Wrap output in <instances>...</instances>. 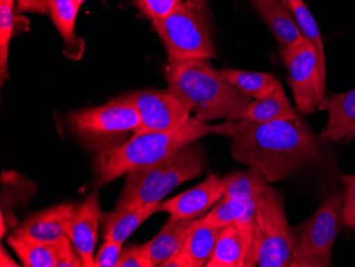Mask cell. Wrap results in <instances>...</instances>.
<instances>
[{
    "label": "cell",
    "mask_w": 355,
    "mask_h": 267,
    "mask_svg": "<svg viewBox=\"0 0 355 267\" xmlns=\"http://www.w3.org/2000/svg\"><path fill=\"white\" fill-rule=\"evenodd\" d=\"M220 135L231 139L233 158L262 173L269 183L319 166L324 142L301 117L283 121L247 119L220 123Z\"/></svg>",
    "instance_id": "obj_1"
},
{
    "label": "cell",
    "mask_w": 355,
    "mask_h": 267,
    "mask_svg": "<svg viewBox=\"0 0 355 267\" xmlns=\"http://www.w3.org/2000/svg\"><path fill=\"white\" fill-rule=\"evenodd\" d=\"M164 77L167 91L202 123L244 119L252 103L248 95L220 79L209 60L168 62Z\"/></svg>",
    "instance_id": "obj_2"
},
{
    "label": "cell",
    "mask_w": 355,
    "mask_h": 267,
    "mask_svg": "<svg viewBox=\"0 0 355 267\" xmlns=\"http://www.w3.org/2000/svg\"><path fill=\"white\" fill-rule=\"evenodd\" d=\"M219 125L202 123L191 117L173 130L135 135L129 141L96 153L93 165L95 187H105L123 175L146 165L164 160L185 145L209 135H219Z\"/></svg>",
    "instance_id": "obj_3"
},
{
    "label": "cell",
    "mask_w": 355,
    "mask_h": 267,
    "mask_svg": "<svg viewBox=\"0 0 355 267\" xmlns=\"http://www.w3.org/2000/svg\"><path fill=\"white\" fill-rule=\"evenodd\" d=\"M205 153L196 142L185 145L164 160L125 175L115 209H135L159 203L175 187L205 173Z\"/></svg>",
    "instance_id": "obj_4"
},
{
    "label": "cell",
    "mask_w": 355,
    "mask_h": 267,
    "mask_svg": "<svg viewBox=\"0 0 355 267\" xmlns=\"http://www.w3.org/2000/svg\"><path fill=\"white\" fill-rule=\"evenodd\" d=\"M67 125L78 142L96 155L129 141L139 131L141 119L135 105L121 96L69 113Z\"/></svg>",
    "instance_id": "obj_5"
},
{
    "label": "cell",
    "mask_w": 355,
    "mask_h": 267,
    "mask_svg": "<svg viewBox=\"0 0 355 267\" xmlns=\"http://www.w3.org/2000/svg\"><path fill=\"white\" fill-rule=\"evenodd\" d=\"M153 21L168 62L209 60L216 55L205 1L185 0L168 17Z\"/></svg>",
    "instance_id": "obj_6"
},
{
    "label": "cell",
    "mask_w": 355,
    "mask_h": 267,
    "mask_svg": "<svg viewBox=\"0 0 355 267\" xmlns=\"http://www.w3.org/2000/svg\"><path fill=\"white\" fill-rule=\"evenodd\" d=\"M344 193L334 190L318 210L297 227L291 267L333 266L332 250L343 224Z\"/></svg>",
    "instance_id": "obj_7"
},
{
    "label": "cell",
    "mask_w": 355,
    "mask_h": 267,
    "mask_svg": "<svg viewBox=\"0 0 355 267\" xmlns=\"http://www.w3.org/2000/svg\"><path fill=\"white\" fill-rule=\"evenodd\" d=\"M260 267H291L296 233L289 226L282 195L269 185L255 203Z\"/></svg>",
    "instance_id": "obj_8"
},
{
    "label": "cell",
    "mask_w": 355,
    "mask_h": 267,
    "mask_svg": "<svg viewBox=\"0 0 355 267\" xmlns=\"http://www.w3.org/2000/svg\"><path fill=\"white\" fill-rule=\"evenodd\" d=\"M280 53L299 112L311 115L317 109H324L327 87L321 79L318 57L312 44L302 37L292 45L281 47Z\"/></svg>",
    "instance_id": "obj_9"
},
{
    "label": "cell",
    "mask_w": 355,
    "mask_h": 267,
    "mask_svg": "<svg viewBox=\"0 0 355 267\" xmlns=\"http://www.w3.org/2000/svg\"><path fill=\"white\" fill-rule=\"evenodd\" d=\"M123 97L139 113L141 127L137 135L173 130L191 119L189 107L167 89H139Z\"/></svg>",
    "instance_id": "obj_10"
},
{
    "label": "cell",
    "mask_w": 355,
    "mask_h": 267,
    "mask_svg": "<svg viewBox=\"0 0 355 267\" xmlns=\"http://www.w3.org/2000/svg\"><path fill=\"white\" fill-rule=\"evenodd\" d=\"M255 209L221 230L207 267H254L259 262Z\"/></svg>",
    "instance_id": "obj_11"
},
{
    "label": "cell",
    "mask_w": 355,
    "mask_h": 267,
    "mask_svg": "<svg viewBox=\"0 0 355 267\" xmlns=\"http://www.w3.org/2000/svg\"><path fill=\"white\" fill-rule=\"evenodd\" d=\"M225 196V184L217 175H209L191 190L159 203L157 212L168 213L175 219H191L203 216L205 212Z\"/></svg>",
    "instance_id": "obj_12"
},
{
    "label": "cell",
    "mask_w": 355,
    "mask_h": 267,
    "mask_svg": "<svg viewBox=\"0 0 355 267\" xmlns=\"http://www.w3.org/2000/svg\"><path fill=\"white\" fill-rule=\"evenodd\" d=\"M80 206L77 203H61L33 213L14 232L43 242L57 243L64 236H69V228Z\"/></svg>",
    "instance_id": "obj_13"
},
{
    "label": "cell",
    "mask_w": 355,
    "mask_h": 267,
    "mask_svg": "<svg viewBox=\"0 0 355 267\" xmlns=\"http://www.w3.org/2000/svg\"><path fill=\"white\" fill-rule=\"evenodd\" d=\"M101 216L99 193L94 191L81 203L69 231V238L79 251L83 267H94V251L98 240Z\"/></svg>",
    "instance_id": "obj_14"
},
{
    "label": "cell",
    "mask_w": 355,
    "mask_h": 267,
    "mask_svg": "<svg viewBox=\"0 0 355 267\" xmlns=\"http://www.w3.org/2000/svg\"><path fill=\"white\" fill-rule=\"evenodd\" d=\"M200 218L201 216L191 219H175L169 216L164 227L155 238L141 245L144 255L155 266L162 267L166 261L179 254L189 233Z\"/></svg>",
    "instance_id": "obj_15"
},
{
    "label": "cell",
    "mask_w": 355,
    "mask_h": 267,
    "mask_svg": "<svg viewBox=\"0 0 355 267\" xmlns=\"http://www.w3.org/2000/svg\"><path fill=\"white\" fill-rule=\"evenodd\" d=\"M221 228L202 222V216L189 233L179 254L169 259L162 267H202L212 258Z\"/></svg>",
    "instance_id": "obj_16"
},
{
    "label": "cell",
    "mask_w": 355,
    "mask_h": 267,
    "mask_svg": "<svg viewBox=\"0 0 355 267\" xmlns=\"http://www.w3.org/2000/svg\"><path fill=\"white\" fill-rule=\"evenodd\" d=\"M159 203H147L135 209H115L103 213L101 222V236L105 241L125 242L145 221L157 213Z\"/></svg>",
    "instance_id": "obj_17"
},
{
    "label": "cell",
    "mask_w": 355,
    "mask_h": 267,
    "mask_svg": "<svg viewBox=\"0 0 355 267\" xmlns=\"http://www.w3.org/2000/svg\"><path fill=\"white\" fill-rule=\"evenodd\" d=\"M268 26L281 47H287L303 37L292 13L280 0H250Z\"/></svg>",
    "instance_id": "obj_18"
},
{
    "label": "cell",
    "mask_w": 355,
    "mask_h": 267,
    "mask_svg": "<svg viewBox=\"0 0 355 267\" xmlns=\"http://www.w3.org/2000/svg\"><path fill=\"white\" fill-rule=\"evenodd\" d=\"M324 109L328 110V123L321 131L320 137L326 141L338 142L348 135L355 125V89L333 94Z\"/></svg>",
    "instance_id": "obj_19"
},
{
    "label": "cell",
    "mask_w": 355,
    "mask_h": 267,
    "mask_svg": "<svg viewBox=\"0 0 355 267\" xmlns=\"http://www.w3.org/2000/svg\"><path fill=\"white\" fill-rule=\"evenodd\" d=\"M298 112V110H295L292 103H289L284 89L280 83L268 96L253 99L244 119L260 123L296 119L300 117Z\"/></svg>",
    "instance_id": "obj_20"
},
{
    "label": "cell",
    "mask_w": 355,
    "mask_h": 267,
    "mask_svg": "<svg viewBox=\"0 0 355 267\" xmlns=\"http://www.w3.org/2000/svg\"><path fill=\"white\" fill-rule=\"evenodd\" d=\"M7 243L25 267H57L55 243L43 242L15 232L10 235Z\"/></svg>",
    "instance_id": "obj_21"
},
{
    "label": "cell",
    "mask_w": 355,
    "mask_h": 267,
    "mask_svg": "<svg viewBox=\"0 0 355 267\" xmlns=\"http://www.w3.org/2000/svg\"><path fill=\"white\" fill-rule=\"evenodd\" d=\"M217 75L225 83L234 85L243 93L253 99H261L268 96L280 85V81L271 74L257 71H239V69H223Z\"/></svg>",
    "instance_id": "obj_22"
},
{
    "label": "cell",
    "mask_w": 355,
    "mask_h": 267,
    "mask_svg": "<svg viewBox=\"0 0 355 267\" xmlns=\"http://www.w3.org/2000/svg\"><path fill=\"white\" fill-rule=\"evenodd\" d=\"M283 3L294 17L303 37L312 44L316 51L321 79L326 83V55L324 43L314 17L303 0H283Z\"/></svg>",
    "instance_id": "obj_23"
},
{
    "label": "cell",
    "mask_w": 355,
    "mask_h": 267,
    "mask_svg": "<svg viewBox=\"0 0 355 267\" xmlns=\"http://www.w3.org/2000/svg\"><path fill=\"white\" fill-rule=\"evenodd\" d=\"M225 196L237 199H254L269 187L268 180L262 173L249 167L246 171H236L223 178Z\"/></svg>",
    "instance_id": "obj_24"
},
{
    "label": "cell",
    "mask_w": 355,
    "mask_h": 267,
    "mask_svg": "<svg viewBox=\"0 0 355 267\" xmlns=\"http://www.w3.org/2000/svg\"><path fill=\"white\" fill-rule=\"evenodd\" d=\"M254 199H237L223 196L207 214L203 215L202 222L207 226L225 228L234 224L249 211L254 210Z\"/></svg>",
    "instance_id": "obj_25"
},
{
    "label": "cell",
    "mask_w": 355,
    "mask_h": 267,
    "mask_svg": "<svg viewBox=\"0 0 355 267\" xmlns=\"http://www.w3.org/2000/svg\"><path fill=\"white\" fill-rule=\"evenodd\" d=\"M79 8L75 5L73 0H53L51 15L53 23L63 39L67 49L76 53H80L81 44L75 35L76 17Z\"/></svg>",
    "instance_id": "obj_26"
},
{
    "label": "cell",
    "mask_w": 355,
    "mask_h": 267,
    "mask_svg": "<svg viewBox=\"0 0 355 267\" xmlns=\"http://www.w3.org/2000/svg\"><path fill=\"white\" fill-rule=\"evenodd\" d=\"M14 28V6L0 3V77L1 81L9 78L8 60H9L10 41Z\"/></svg>",
    "instance_id": "obj_27"
},
{
    "label": "cell",
    "mask_w": 355,
    "mask_h": 267,
    "mask_svg": "<svg viewBox=\"0 0 355 267\" xmlns=\"http://www.w3.org/2000/svg\"><path fill=\"white\" fill-rule=\"evenodd\" d=\"M185 0H133L135 7L151 21L162 19Z\"/></svg>",
    "instance_id": "obj_28"
},
{
    "label": "cell",
    "mask_w": 355,
    "mask_h": 267,
    "mask_svg": "<svg viewBox=\"0 0 355 267\" xmlns=\"http://www.w3.org/2000/svg\"><path fill=\"white\" fill-rule=\"evenodd\" d=\"M340 180L345 185L343 224L355 230V175H342Z\"/></svg>",
    "instance_id": "obj_29"
},
{
    "label": "cell",
    "mask_w": 355,
    "mask_h": 267,
    "mask_svg": "<svg viewBox=\"0 0 355 267\" xmlns=\"http://www.w3.org/2000/svg\"><path fill=\"white\" fill-rule=\"evenodd\" d=\"M57 267H81L83 261L79 251L69 236H64L55 243Z\"/></svg>",
    "instance_id": "obj_30"
},
{
    "label": "cell",
    "mask_w": 355,
    "mask_h": 267,
    "mask_svg": "<svg viewBox=\"0 0 355 267\" xmlns=\"http://www.w3.org/2000/svg\"><path fill=\"white\" fill-rule=\"evenodd\" d=\"M123 245L114 241H105L95 256L94 267H117L123 252Z\"/></svg>",
    "instance_id": "obj_31"
},
{
    "label": "cell",
    "mask_w": 355,
    "mask_h": 267,
    "mask_svg": "<svg viewBox=\"0 0 355 267\" xmlns=\"http://www.w3.org/2000/svg\"><path fill=\"white\" fill-rule=\"evenodd\" d=\"M155 265L144 255L141 245L128 247L123 250L117 267H155Z\"/></svg>",
    "instance_id": "obj_32"
},
{
    "label": "cell",
    "mask_w": 355,
    "mask_h": 267,
    "mask_svg": "<svg viewBox=\"0 0 355 267\" xmlns=\"http://www.w3.org/2000/svg\"><path fill=\"white\" fill-rule=\"evenodd\" d=\"M17 12H33V13L51 14L53 0H16Z\"/></svg>",
    "instance_id": "obj_33"
},
{
    "label": "cell",
    "mask_w": 355,
    "mask_h": 267,
    "mask_svg": "<svg viewBox=\"0 0 355 267\" xmlns=\"http://www.w3.org/2000/svg\"><path fill=\"white\" fill-rule=\"evenodd\" d=\"M0 266L1 267H19V265L10 257L6 251L5 247L1 246L0 248Z\"/></svg>",
    "instance_id": "obj_34"
},
{
    "label": "cell",
    "mask_w": 355,
    "mask_h": 267,
    "mask_svg": "<svg viewBox=\"0 0 355 267\" xmlns=\"http://www.w3.org/2000/svg\"><path fill=\"white\" fill-rule=\"evenodd\" d=\"M355 137V125L353 126L352 128H351L350 132L348 133V135H347L346 137H345V144H347V143L350 142V141H352L353 139Z\"/></svg>",
    "instance_id": "obj_35"
},
{
    "label": "cell",
    "mask_w": 355,
    "mask_h": 267,
    "mask_svg": "<svg viewBox=\"0 0 355 267\" xmlns=\"http://www.w3.org/2000/svg\"><path fill=\"white\" fill-rule=\"evenodd\" d=\"M0 3H8V5L15 6V0H0Z\"/></svg>",
    "instance_id": "obj_36"
},
{
    "label": "cell",
    "mask_w": 355,
    "mask_h": 267,
    "mask_svg": "<svg viewBox=\"0 0 355 267\" xmlns=\"http://www.w3.org/2000/svg\"><path fill=\"white\" fill-rule=\"evenodd\" d=\"M85 0H73V3H75V5L77 6L78 8H81V6L85 3Z\"/></svg>",
    "instance_id": "obj_37"
},
{
    "label": "cell",
    "mask_w": 355,
    "mask_h": 267,
    "mask_svg": "<svg viewBox=\"0 0 355 267\" xmlns=\"http://www.w3.org/2000/svg\"><path fill=\"white\" fill-rule=\"evenodd\" d=\"M193 1H197V3H199V1H205V0H193Z\"/></svg>",
    "instance_id": "obj_38"
}]
</instances>
